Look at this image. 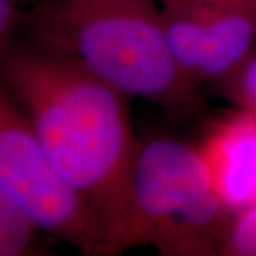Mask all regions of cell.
<instances>
[{"instance_id": "6da1fadb", "label": "cell", "mask_w": 256, "mask_h": 256, "mask_svg": "<svg viewBox=\"0 0 256 256\" xmlns=\"http://www.w3.org/2000/svg\"><path fill=\"white\" fill-rule=\"evenodd\" d=\"M0 74L56 170L102 220L112 255L141 142L130 100L68 57L26 38L0 57Z\"/></svg>"}, {"instance_id": "7a4b0ae2", "label": "cell", "mask_w": 256, "mask_h": 256, "mask_svg": "<svg viewBox=\"0 0 256 256\" xmlns=\"http://www.w3.org/2000/svg\"><path fill=\"white\" fill-rule=\"evenodd\" d=\"M23 38L68 57L128 100L172 114L202 107L165 34L160 0H38Z\"/></svg>"}, {"instance_id": "3957f363", "label": "cell", "mask_w": 256, "mask_h": 256, "mask_svg": "<svg viewBox=\"0 0 256 256\" xmlns=\"http://www.w3.org/2000/svg\"><path fill=\"white\" fill-rule=\"evenodd\" d=\"M230 216L195 144L150 138L138 146L112 255L134 246L168 256L218 255Z\"/></svg>"}, {"instance_id": "277c9868", "label": "cell", "mask_w": 256, "mask_h": 256, "mask_svg": "<svg viewBox=\"0 0 256 256\" xmlns=\"http://www.w3.org/2000/svg\"><path fill=\"white\" fill-rule=\"evenodd\" d=\"M0 192L44 235L82 255L108 256L104 222L56 170L2 74Z\"/></svg>"}, {"instance_id": "5b68a950", "label": "cell", "mask_w": 256, "mask_h": 256, "mask_svg": "<svg viewBox=\"0 0 256 256\" xmlns=\"http://www.w3.org/2000/svg\"><path fill=\"white\" fill-rule=\"evenodd\" d=\"M168 46L184 78L216 90L256 50V14L218 4L161 3Z\"/></svg>"}, {"instance_id": "8992f818", "label": "cell", "mask_w": 256, "mask_h": 256, "mask_svg": "<svg viewBox=\"0 0 256 256\" xmlns=\"http://www.w3.org/2000/svg\"><path fill=\"white\" fill-rule=\"evenodd\" d=\"M195 146L232 215L256 204V112L235 108L212 121Z\"/></svg>"}, {"instance_id": "52a82bcc", "label": "cell", "mask_w": 256, "mask_h": 256, "mask_svg": "<svg viewBox=\"0 0 256 256\" xmlns=\"http://www.w3.org/2000/svg\"><path fill=\"white\" fill-rule=\"evenodd\" d=\"M44 234L0 192V256H36L44 254Z\"/></svg>"}, {"instance_id": "ba28073f", "label": "cell", "mask_w": 256, "mask_h": 256, "mask_svg": "<svg viewBox=\"0 0 256 256\" xmlns=\"http://www.w3.org/2000/svg\"><path fill=\"white\" fill-rule=\"evenodd\" d=\"M218 255L256 256V204L230 216Z\"/></svg>"}, {"instance_id": "9c48e42d", "label": "cell", "mask_w": 256, "mask_h": 256, "mask_svg": "<svg viewBox=\"0 0 256 256\" xmlns=\"http://www.w3.org/2000/svg\"><path fill=\"white\" fill-rule=\"evenodd\" d=\"M216 92L235 108L256 112V50Z\"/></svg>"}, {"instance_id": "30bf717a", "label": "cell", "mask_w": 256, "mask_h": 256, "mask_svg": "<svg viewBox=\"0 0 256 256\" xmlns=\"http://www.w3.org/2000/svg\"><path fill=\"white\" fill-rule=\"evenodd\" d=\"M38 0H0V57L23 38L28 16Z\"/></svg>"}, {"instance_id": "8fae6325", "label": "cell", "mask_w": 256, "mask_h": 256, "mask_svg": "<svg viewBox=\"0 0 256 256\" xmlns=\"http://www.w3.org/2000/svg\"><path fill=\"white\" fill-rule=\"evenodd\" d=\"M160 3H188V4H218L248 10L256 14V0H160Z\"/></svg>"}]
</instances>
